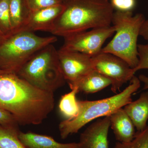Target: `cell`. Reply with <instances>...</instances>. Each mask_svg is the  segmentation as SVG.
Here are the masks:
<instances>
[{
  "mask_svg": "<svg viewBox=\"0 0 148 148\" xmlns=\"http://www.w3.org/2000/svg\"><path fill=\"white\" fill-rule=\"evenodd\" d=\"M54 107L53 92L41 90L16 74L0 75V108L22 125L42 123Z\"/></svg>",
  "mask_w": 148,
  "mask_h": 148,
  "instance_id": "cell-1",
  "label": "cell"
},
{
  "mask_svg": "<svg viewBox=\"0 0 148 148\" xmlns=\"http://www.w3.org/2000/svg\"><path fill=\"white\" fill-rule=\"evenodd\" d=\"M50 32L64 37L111 26L114 9L109 0H68Z\"/></svg>",
  "mask_w": 148,
  "mask_h": 148,
  "instance_id": "cell-2",
  "label": "cell"
},
{
  "mask_svg": "<svg viewBox=\"0 0 148 148\" xmlns=\"http://www.w3.org/2000/svg\"><path fill=\"white\" fill-rule=\"evenodd\" d=\"M130 84L121 92L109 98L96 101H78L79 111L73 119L61 121L58 128L63 140L76 133L82 127L95 119L110 115L132 101V94L140 86V80L134 76Z\"/></svg>",
  "mask_w": 148,
  "mask_h": 148,
  "instance_id": "cell-3",
  "label": "cell"
},
{
  "mask_svg": "<svg viewBox=\"0 0 148 148\" xmlns=\"http://www.w3.org/2000/svg\"><path fill=\"white\" fill-rule=\"evenodd\" d=\"M145 16L142 13L134 15L132 12H114L112 23L116 34L101 52L111 53L119 57L135 69L139 62L138 37Z\"/></svg>",
  "mask_w": 148,
  "mask_h": 148,
  "instance_id": "cell-4",
  "label": "cell"
},
{
  "mask_svg": "<svg viewBox=\"0 0 148 148\" xmlns=\"http://www.w3.org/2000/svg\"><path fill=\"white\" fill-rule=\"evenodd\" d=\"M57 41L55 36L41 37L29 31L13 33L0 42V69L17 74L35 53Z\"/></svg>",
  "mask_w": 148,
  "mask_h": 148,
  "instance_id": "cell-5",
  "label": "cell"
},
{
  "mask_svg": "<svg viewBox=\"0 0 148 148\" xmlns=\"http://www.w3.org/2000/svg\"><path fill=\"white\" fill-rule=\"evenodd\" d=\"M41 90L53 92L64 85L58 50L49 45L35 53L16 74Z\"/></svg>",
  "mask_w": 148,
  "mask_h": 148,
  "instance_id": "cell-6",
  "label": "cell"
},
{
  "mask_svg": "<svg viewBox=\"0 0 148 148\" xmlns=\"http://www.w3.org/2000/svg\"><path fill=\"white\" fill-rule=\"evenodd\" d=\"M115 32L113 26L95 28L64 37L61 48L77 51L92 57L101 53L103 44Z\"/></svg>",
  "mask_w": 148,
  "mask_h": 148,
  "instance_id": "cell-7",
  "label": "cell"
},
{
  "mask_svg": "<svg viewBox=\"0 0 148 148\" xmlns=\"http://www.w3.org/2000/svg\"><path fill=\"white\" fill-rule=\"evenodd\" d=\"M92 61L94 70L110 80L114 92L135 75L133 69L126 62L111 53L101 52L92 57Z\"/></svg>",
  "mask_w": 148,
  "mask_h": 148,
  "instance_id": "cell-8",
  "label": "cell"
},
{
  "mask_svg": "<svg viewBox=\"0 0 148 148\" xmlns=\"http://www.w3.org/2000/svg\"><path fill=\"white\" fill-rule=\"evenodd\" d=\"M61 72L71 89L94 70L92 57L84 53L60 48L58 50Z\"/></svg>",
  "mask_w": 148,
  "mask_h": 148,
  "instance_id": "cell-9",
  "label": "cell"
},
{
  "mask_svg": "<svg viewBox=\"0 0 148 148\" xmlns=\"http://www.w3.org/2000/svg\"><path fill=\"white\" fill-rule=\"evenodd\" d=\"M110 127L109 116L97 120L81 134L80 148H109L108 135Z\"/></svg>",
  "mask_w": 148,
  "mask_h": 148,
  "instance_id": "cell-10",
  "label": "cell"
},
{
  "mask_svg": "<svg viewBox=\"0 0 148 148\" xmlns=\"http://www.w3.org/2000/svg\"><path fill=\"white\" fill-rule=\"evenodd\" d=\"M64 3L39 10L32 11L27 25L23 31L34 32H50L53 24L63 12Z\"/></svg>",
  "mask_w": 148,
  "mask_h": 148,
  "instance_id": "cell-11",
  "label": "cell"
},
{
  "mask_svg": "<svg viewBox=\"0 0 148 148\" xmlns=\"http://www.w3.org/2000/svg\"><path fill=\"white\" fill-rule=\"evenodd\" d=\"M109 116L116 140L124 143L132 141L136 134L135 127L123 109L117 110Z\"/></svg>",
  "mask_w": 148,
  "mask_h": 148,
  "instance_id": "cell-12",
  "label": "cell"
},
{
  "mask_svg": "<svg viewBox=\"0 0 148 148\" xmlns=\"http://www.w3.org/2000/svg\"><path fill=\"white\" fill-rule=\"evenodd\" d=\"M123 109L138 132L143 131L147 126L148 91L141 93L138 99L131 101L125 106Z\"/></svg>",
  "mask_w": 148,
  "mask_h": 148,
  "instance_id": "cell-13",
  "label": "cell"
},
{
  "mask_svg": "<svg viewBox=\"0 0 148 148\" xmlns=\"http://www.w3.org/2000/svg\"><path fill=\"white\" fill-rule=\"evenodd\" d=\"M18 138L27 148H80L79 143H61L47 135L19 131Z\"/></svg>",
  "mask_w": 148,
  "mask_h": 148,
  "instance_id": "cell-14",
  "label": "cell"
},
{
  "mask_svg": "<svg viewBox=\"0 0 148 148\" xmlns=\"http://www.w3.org/2000/svg\"><path fill=\"white\" fill-rule=\"evenodd\" d=\"M12 34L23 31L32 11L27 0H9Z\"/></svg>",
  "mask_w": 148,
  "mask_h": 148,
  "instance_id": "cell-15",
  "label": "cell"
},
{
  "mask_svg": "<svg viewBox=\"0 0 148 148\" xmlns=\"http://www.w3.org/2000/svg\"><path fill=\"white\" fill-rule=\"evenodd\" d=\"M111 84L110 80L94 70L83 78L76 86L79 92L91 94L101 91Z\"/></svg>",
  "mask_w": 148,
  "mask_h": 148,
  "instance_id": "cell-16",
  "label": "cell"
},
{
  "mask_svg": "<svg viewBox=\"0 0 148 148\" xmlns=\"http://www.w3.org/2000/svg\"><path fill=\"white\" fill-rule=\"evenodd\" d=\"M78 88L76 86L71 89V91L61 96L58 105L59 112L65 120H70L75 118L79 111L78 101L76 95Z\"/></svg>",
  "mask_w": 148,
  "mask_h": 148,
  "instance_id": "cell-17",
  "label": "cell"
},
{
  "mask_svg": "<svg viewBox=\"0 0 148 148\" xmlns=\"http://www.w3.org/2000/svg\"><path fill=\"white\" fill-rule=\"evenodd\" d=\"M14 126H0V148H27L18 138Z\"/></svg>",
  "mask_w": 148,
  "mask_h": 148,
  "instance_id": "cell-18",
  "label": "cell"
},
{
  "mask_svg": "<svg viewBox=\"0 0 148 148\" xmlns=\"http://www.w3.org/2000/svg\"><path fill=\"white\" fill-rule=\"evenodd\" d=\"M0 32L5 37L12 34L9 0H0Z\"/></svg>",
  "mask_w": 148,
  "mask_h": 148,
  "instance_id": "cell-19",
  "label": "cell"
},
{
  "mask_svg": "<svg viewBox=\"0 0 148 148\" xmlns=\"http://www.w3.org/2000/svg\"><path fill=\"white\" fill-rule=\"evenodd\" d=\"M114 148H148V125L143 131L136 132L132 141L126 143L117 142Z\"/></svg>",
  "mask_w": 148,
  "mask_h": 148,
  "instance_id": "cell-20",
  "label": "cell"
},
{
  "mask_svg": "<svg viewBox=\"0 0 148 148\" xmlns=\"http://www.w3.org/2000/svg\"><path fill=\"white\" fill-rule=\"evenodd\" d=\"M139 62L137 66L133 69L134 73L140 70H148V45H138Z\"/></svg>",
  "mask_w": 148,
  "mask_h": 148,
  "instance_id": "cell-21",
  "label": "cell"
},
{
  "mask_svg": "<svg viewBox=\"0 0 148 148\" xmlns=\"http://www.w3.org/2000/svg\"><path fill=\"white\" fill-rule=\"evenodd\" d=\"M114 10L117 11L132 12L136 5V0H110Z\"/></svg>",
  "mask_w": 148,
  "mask_h": 148,
  "instance_id": "cell-22",
  "label": "cell"
},
{
  "mask_svg": "<svg viewBox=\"0 0 148 148\" xmlns=\"http://www.w3.org/2000/svg\"><path fill=\"white\" fill-rule=\"evenodd\" d=\"M32 11L39 10L63 3L60 0H27Z\"/></svg>",
  "mask_w": 148,
  "mask_h": 148,
  "instance_id": "cell-23",
  "label": "cell"
},
{
  "mask_svg": "<svg viewBox=\"0 0 148 148\" xmlns=\"http://www.w3.org/2000/svg\"><path fill=\"white\" fill-rule=\"evenodd\" d=\"M17 123L12 114L0 108V124L3 126H14Z\"/></svg>",
  "mask_w": 148,
  "mask_h": 148,
  "instance_id": "cell-24",
  "label": "cell"
},
{
  "mask_svg": "<svg viewBox=\"0 0 148 148\" xmlns=\"http://www.w3.org/2000/svg\"><path fill=\"white\" fill-rule=\"evenodd\" d=\"M140 36L143 37L147 42L148 45V19L143 22L140 29Z\"/></svg>",
  "mask_w": 148,
  "mask_h": 148,
  "instance_id": "cell-25",
  "label": "cell"
},
{
  "mask_svg": "<svg viewBox=\"0 0 148 148\" xmlns=\"http://www.w3.org/2000/svg\"><path fill=\"white\" fill-rule=\"evenodd\" d=\"M138 78L140 80V82H142L144 84L143 89H148V77L144 75H140Z\"/></svg>",
  "mask_w": 148,
  "mask_h": 148,
  "instance_id": "cell-26",
  "label": "cell"
},
{
  "mask_svg": "<svg viewBox=\"0 0 148 148\" xmlns=\"http://www.w3.org/2000/svg\"><path fill=\"white\" fill-rule=\"evenodd\" d=\"M5 38V37L0 32V42H1L2 41H3V40Z\"/></svg>",
  "mask_w": 148,
  "mask_h": 148,
  "instance_id": "cell-27",
  "label": "cell"
},
{
  "mask_svg": "<svg viewBox=\"0 0 148 148\" xmlns=\"http://www.w3.org/2000/svg\"><path fill=\"white\" fill-rule=\"evenodd\" d=\"M6 73L7 72H5V71H3V70L0 69V75H2L3 74H4Z\"/></svg>",
  "mask_w": 148,
  "mask_h": 148,
  "instance_id": "cell-28",
  "label": "cell"
},
{
  "mask_svg": "<svg viewBox=\"0 0 148 148\" xmlns=\"http://www.w3.org/2000/svg\"><path fill=\"white\" fill-rule=\"evenodd\" d=\"M60 1H61L62 3H64L66 2V1H67L68 0H60Z\"/></svg>",
  "mask_w": 148,
  "mask_h": 148,
  "instance_id": "cell-29",
  "label": "cell"
}]
</instances>
